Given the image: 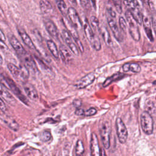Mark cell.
<instances>
[{
    "mask_svg": "<svg viewBox=\"0 0 156 156\" xmlns=\"http://www.w3.org/2000/svg\"><path fill=\"white\" fill-rule=\"evenodd\" d=\"M1 78H2L4 80L7 85L9 87V89L15 94V95L19 99H20L22 101V102H23L26 105H28L27 99L22 94L21 90L19 89V88L18 87L16 84L13 82V80L9 77H5V76L3 77L2 74H1Z\"/></svg>",
    "mask_w": 156,
    "mask_h": 156,
    "instance_id": "obj_6",
    "label": "cell"
},
{
    "mask_svg": "<svg viewBox=\"0 0 156 156\" xmlns=\"http://www.w3.org/2000/svg\"><path fill=\"white\" fill-rule=\"evenodd\" d=\"M99 133L104 147L108 149L110 146L111 133V126L108 121H105L101 123L99 127Z\"/></svg>",
    "mask_w": 156,
    "mask_h": 156,
    "instance_id": "obj_4",
    "label": "cell"
},
{
    "mask_svg": "<svg viewBox=\"0 0 156 156\" xmlns=\"http://www.w3.org/2000/svg\"><path fill=\"white\" fill-rule=\"evenodd\" d=\"M116 129L119 141L122 144L125 143L127 140L128 132L121 118H117L116 119Z\"/></svg>",
    "mask_w": 156,
    "mask_h": 156,
    "instance_id": "obj_7",
    "label": "cell"
},
{
    "mask_svg": "<svg viewBox=\"0 0 156 156\" xmlns=\"http://www.w3.org/2000/svg\"><path fill=\"white\" fill-rule=\"evenodd\" d=\"M73 105H74L75 107H76V108H79V107H80V106L82 105V101H81V100L77 99H75V100L73 101Z\"/></svg>",
    "mask_w": 156,
    "mask_h": 156,
    "instance_id": "obj_40",
    "label": "cell"
},
{
    "mask_svg": "<svg viewBox=\"0 0 156 156\" xmlns=\"http://www.w3.org/2000/svg\"><path fill=\"white\" fill-rule=\"evenodd\" d=\"M40 136V139L43 141L47 142V141H49L51 139V133L49 130H46L41 132Z\"/></svg>",
    "mask_w": 156,
    "mask_h": 156,
    "instance_id": "obj_31",
    "label": "cell"
},
{
    "mask_svg": "<svg viewBox=\"0 0 156 156\" xmlns=\"http://www.w3.org/2000/svg\"><path fill=\"white\" fill-rule=\"evenodd\" d=\"M90 151H91V155L93 156L100 155L101 149L99 147L98 136L94 133H92L91 136Z\"/></svg>",
    "mask_w": 156,
    "mask_h": 156,
    "instance_id": "obj_15",
    "label": "cell"
},
{
    "mask_svg": "<svg viewBox=\"0 0 156 156\" xmlns=\"http://www.w3.org/2000/svg\"><path fill=\"white\" fill-rule=\"evenodd\" d=\"M84 146L83 144L80 140H78L76 142L75 146V152L77 155H82L84 153Z\"/></svg>",
    "mask_w": 156,
    "mask_h": 156,
    "instance_id": "obj_29",
    "label": "cell"
},
{
    "mask_svg": "<svg viewBox=\"0 0 156 156\" xmlns=\"http://www.w3.org/2000/svg\"><path fill=\"white\" fill-rule=\"evenodd\" d=\"M140 123L141 129L145 134L149 135L153 133L154 121L149 112L144 111L141 114Z\"/></svg>",
    "mask_w": 156,
    "mask_h": 156,
    "instance_id": "obj_5",
    "label": "cell"
},
{
    "mask_svg": "<svg viewBox=\"0 0 156 156\" xmlns=\"http://www.w3.org/2000/svg\"><path fill=\"white\" fill-rule=\"evenodd\" d=\"M90 23H91V26L93 28V30L97 31L98 30L99 32V22L98 19L94 16H93L90 18Z\"/></svg>",
    "mask_w": 156,
    "mask_h": 156,
    "instance_id": "obj_30",
    "label": "cell"
},
{
    "mask_svg": "<svg viewBox=\"0 0 156 156\" xmlns=\"http://www.w3.org/2000/svg\"><path fill=\"white\" fill-rule=\"evenodd\" d=\"M7 68L13 77L18 81H22L24 83L29 77V69L25 65L18 67L10 63H8Z\"/></svg>",
    "mask_w": 156,
    "mask_h": 156,
    "instance_id": "obj_2",
    "label": "cell"
},
{
    "mask_svg": "<svg viewBox=\"0 0 156 156\" xmlns=\"http://www.w3.org/2000/svg\"><path fill=\"white\" fill-rule=\"evenodd\" d=\"M46 45H47V47H48L49 51L52 55V56L54 58H55L56 59L58 58L60 54H59V51L58 50L56 44L52 40H48L46 41Z\"/></svg>",
    "mask_w": 156,
    "mask_h": 156,
    "instance_id": "obj_23",
    "label": "cell"
},
{
    "mask_svg": "<svg viewBox=\"0 0 156 156\" xmlns=\"http://www.w3.org/2000/svg\"><path fill=\"white\" fill-rule=\"evenodd\" d=\"M97 113V110L96 108L93 107L90 108L88 110L85 111V116H91L94 115Z\"/></svg>",
    "mask_w": 156,
    "mask_h": 156,
    "instance_id": "obj_36",
    "label": "cell"
},
{
    "mask_svg": "<svg viewBox=\"0 0 156 156\" xmlns=\"http://www.w3.org/2000/svg\"><path fill=\"white\" fill-rule=\"evenodd\" d=\"M69 1H70L72 4H74V5H77L76 0H69Z\"/></svg>",
    "mask_w": 156,
    "mask_h": 156,
    "instance_id": "obj_46",
    "label": "cell"
},
{
    "mask_svg": "<svg viewBox=\"0 0 156 156\" xmlns=\"http://www.w3.org/2000/svg\"><path fill=\"white\" fill-rule=\"evenodd\" d=\"M5 40V37L4 36V33L2 32V30H1V41H4Z\"/></svg>",
    "mask_w": 156,
    "mask_h": 156,
    "instance_id": "obj_44",
    "label": "cell"
},
{
    "mask_svg": "<svg viewBox=\"0 0 156 156\" xmlns=\"http://www.w3.org/2000/svg\"><path fill=\"white\" fill-rule=\"evenodd\" d=\"M62 36L66 43V44L68 45L70 50L72 51V52L76 55H78L79 54V49L75 41L73 40V37L70 34V33L65 29L62 30Z\"/></svg>",
    "mask_w": 156,
    "mask_h": 156,
    "instance_id": "obj_8",
    "label": "cell"
},
{
    "mask_svg": "<svg viewBox=\"0 0 156 156\" xmlns=\"http://www.w3.org/2000/svg\"><path fill=\"white\" fill-rule=\"evenodd\" d=\"M114 4V5L116 8V10L119 13L122 12V7H121V0H112Z\"/></svg>",
    "mask_w": 156,
    "mask_h": 156,
    "instance_id": "obj_34",
    "label": "cell"
},
{
    "mask_svg": "<svg viewBox=\"0 0 156 156\" xmlns=\"http://www.w3.org/2000/svg\"><path fill=\"white\" fill-rule=\"evenodd\" d=\"M20 57H21V58L24 63V65H25L29 69H30L34 72H35L38 70L37 65H36L34 58L27 52H26L24 54L21 55Z\"/></svg>",
    "mask_w": 156,
    "mask_h": 156,
    "instance_id": "obj_12",
    "label": "cell"
},
{
    "mask_svg": "<svg viewBox=\"0 0 156 156\" xmlns=\"http://www.w3.org/2000/svg\"><path fill=\"white\" fill-rule=\"evenodd\" d=\"M133 1L135 6L137 8H138L140 10H141V9L143 8V0H133Z\"/></svg>",
    "mask_w": 156,
    "mask_h": 156,
    "instance_id": "obj_39",
    "label": "cell"
},
{
    "mask_svg": "<svg viewBox=\"0 0 156 156\" xmlns=\"http://www.w3.org/2000/svg\"><path fill=\"white\" fill-rule=\"evenodd\" d=\"M80 4L82 8L86 11H90L91 9L90 0H79Z\"/></svg>",
    "mask_w": 156,
    "mask_h": 156,
    "instance_id": "obj_32",
    "label": "cell"
},
{
    "mask_svg": "<svg viewBox=\"0 0 156 156\" xmlns=\"http://www.w3.org/2000/svg\"><path fill=\"white\" fill-rule=\"evenodd\" d=\"M122 69L124 72H128L130 71L135 73H139L141 70V66H140V65L135 63H127L124 64L122 66Z\"/></svg>",
    "mask_w": 156,
    "mask_h": 156,
    "instance_id": "obj_22",
    "label": "cell"
},
{
    "mask_svg": "<svg viewBox=\"0 0 156 156\" xmlns=\"http://www.w3.org/2000/svg\"><path fill=\"white\" fill-rule=\"evenodd\" d=\"M23 88L27 97L32 101H36L38 99V94L35 88L30 83L24 82Z\"/></svg>",
    "mask_w": 156,
    "mask_h": 156,
    "instance_id": "obj_13",
    "label": "cell"
},
{
    "mask_svg": "<svg viewBox=\"0 0 156 156\" xmlns=\"http://www.w3.org/2000/svg\"><path fill=\"white\" fill-rule=\"evenodd\" d=\"M0 108H1V111L2 112H5L7 110V106L4 103V101H3V99L2 98H1V102H0Z\"/></svg>",
    "mask_w": 156,
    "mask_h": 156,
    "instance_id": "obj_38",
    "label": "cell"
},
{
    "mask_svg": "<svg viewBox=\"0 0 156 156\" xmlns=\"http://www.w3.org/2000/svg\"><path fill=\"white\" fill-rule=\"evenodd\" d=\"M1 97L4 99L5 101L9 102H12L15 101L12 95L9 92V91L5 88V86L1 83Z\"/></svg>",
    "mask_w": 156,
    "mask_h": 156,
    "instance_id": "obj_25",
    "label": "cell"
},
{
    "mask_svg": "<svg viewBox=\"0 0 156 156\" xmlns=\"http://www.w3.org/2000/svg\"><path fill=\"white\" fill-rule=\"evenodd\" d=\"M18 32L19 35H20L24 43V44L30 49L35 50V46L34 45V42L32 41L31 38L29 37V35L27 34V32L21 28L18 29Z\"/></svg>",
    "mask_w": 156,
    "mask_h": 156,
    "instance_id": "obj_16",
    "label": "cell"
},
{
    "mask_svg": "<svg viewBox=\"0 0 156 156\" xmlns=\"http://www.w3.org/2000/svg\"><path fill=\"white\" fill-rule=\"evenodd\" d=\"M1 119L2 121H3V122L5 125H7L12 130H13L15 132H16V131L18 130L19 125L16 122V121L13 118H12V117L5 115L4 113V112H1Z\"/></svg>",
    "mask_w": 156,
    "mask_h": 156,
    "instance_id": "obj_14",
    "label": "cell"
},
{
    "mask_svg": "<svg viewBox=\"0 0 156 156\" xmlns=\"http://www.w3.org/2000/svg\"><path fill=\"white\" fill-rule=\"evenodd\" d=\"M10 43L12 48L14 49V50L16 51V52L19 54L20 55L24 54L26 51L24 49L22 44L20 43V42L18 41V40L13 35H12L9 40Z\"/></svg>",
    "mask_w": 156,
    "mask_h": 156,
    "instance_id": "obj_18",
    "label": "cell"
},
{
    "mask_svg": "<svg viewBox=\"0 0 156 156\" xmlns=\"http://www.w3.org/2000/svg\"><path fill=\"white\" fill-rule=\"evenodd\" d=\"M68 16L70 22L77 29H80L82 27V23L76 10L74 8L69 7L68 9Z\"/></svg>",
    "mask_w": 156,
    "mask_h": 156,
    "instance_id": "obj_10",
    "label": "cell"
},
{
    "mask_svg": "<svg viewBox=\"0 0 156 156\" xmlns=\"http://www.w3.org/2000/svg\"><path fill=\"white\" fill-rule=\"evenodd\" d=\"M55 2L58 10H60L63 17H67L68 9L67 8L65 1L63 0H55Z\"/></svg>",
    "mask_w": 156,
    "mask_h": 156,
    "instance_id": "obj_27",
    "label": "cell"
},
{
    "mask_svg": "<svg viewBox=\"0 0 156 156\" xmlns=\"http://www.w3.org/2000/svg\"><path fill=\"white\" fill-rule=\"evenodd\" d=\"M129 10L132 13L133 18L136 21L138 24L139 25H141L142 23H143V15H142L140 10L135 6V7L132 8L131 9H130Z\"/></svg>",
    "mask_w": 156,
    "mask_h": 156,
    "instance_id": "obj_26",
    "label": "cell"
},
{
    "mask_svg": "<svg viewBox=\"0 0 156 156\" xmlns=\"http://www.w3.org/2000/svg\"><path fill=\"white\" fill-rule=\"evenodd\" d=\"M125 16L129 24V32L130 36L135 41H140V32L138 26V23L135 20L129 10L126 12Z\"/></svg>",
    "mask_w": 156,
    "mask_h": 156,
    "instance_id": "obj_3",
    "label": "cell"
},
{
    "mask_svg": "<svg viewBox=\"0 0 156 156\" xmlns=\"http://www.w3.org/2000/svg\"><path fill=\"white\" fill-rule=\"evenodd\" d=\"M124 5L129 8V9H131L132 8L135 7L133 0H123Z\"/></svg>",
    "mask_w": 156,
    "mask_h": 156,
    "instance_id": "obj_35",
    "label": "cell"
},
{
    "mask_svg": "<svg viewBox=\"0 0 156 156\" xmlns=\"http://www.w3.org/2000/svg\"><path fill=\"white\" fill-rule=\"evenodd\" d=\"M40 8L44 13H49L52 10L51 4L47 0H40Z\"/></svg>",
    "mask_w": 156,
    "mask_h": 156,
    "instance_id": "obj_28",
    "label": "cell"
},
{
    "mask_svg": "<svg viewBox=\"0 0 156 156\" xmlns=\"http://www.w3.org/2000/svg\"><path fill=\"white\" fill-rule=\"evenodd\" d=\"M143 23L144 29V30H145V32L146 34L147 37H148V38L149 39V40L151 42H153L154 40L152 30H151V23H150L149 19L147 16H143Z\"/></svg>",
    "mask_w": 156,
    "mask_h": 156,
    "instance_id": "obj_20",
    "label": "cell"
},
{
    "mask_svg": "<svg viewBox=\"0 0 156 156\" xmlns=\"http://www.w3.org/2000/svg\"><path fill=\"white\" fill-rule=\"evenodd\" d=\"M99 33L101 34L105 43L108 46H112L113 45V41H112L111 36L110 35V33L107 30V27L105 26L101 27L99 29Z\"/></svg>",
    "mask_w": 156,
    "mask_h": 156,
    "instance_id": "obj_19",
    "label": "cell"
},
{
    "mask_svg": "<svg viewBox=\"0 0 156 156\" xmlns=\"http://www.w3.org/2000/svg\"><path fill=\"white\" fill-rule=\"evenodd\" d=\"M152 27H153V29H154L155 34V35H156V20H153V22H152Z\"/></svg>",
    "mask_w": 156,
    "mask_h": 156,
    "instance_id": "obj_43",
    "label": "cell"
},
{
    "mask_svg": "<svg viewBox=\"0 0 156 156\" xmlns=\"http://www.w3.org/2000/svg\"><path fill=\"white\" fill-rule=\"evenodd\" d=\"M148 2V5L149 8L151 9V10H154L155 9V4H154V0H147Z\"/></svg>",
    "mask_w": 156,
    "mask_h": 156,
    "instance_id": "obj_42",
    "label": "cell"
},
{
    "mask_svg": "<svg viewBox=\"0 0 156 156\" xmlns=\"http://www.w3.org/2000/svg\"><path fill=\"white\" fill-rule=\"evenodd\" d=\"M119 24L122 31L126 33L127 30V23L125 19L122 16H121L119 18Z\"/></svg>",
    "mask_w": 156,
    "mask_h": 156,
    "instance_id": "obj_33",
    "label": "cell"
},
{
    "mask_svg": "<svg viewBox=\"0 0 156 156\" xmlns=\"http://www.w3.org/2000/svg\"><path fill=\"white\" fill-rule=\"evenodd\" d=\"M152 84H153V85H156V80H154V81L152 82Z\"/></svg>",
    "mask_w": 156,
    "mask_h": 156,
    "instance_id": "obj_49",
    "label": "cell"
},
{
    "mask_svg": "<svg viewBox=\"0 0 156 156\" xmlns=\"http://www.w3.org/2000/svg\"><path fill=\"white\" fill-rule=\"evenodd\" d=\"M96 0H91V2H93V6L96 9Z\"/></svg>",
    "mask_w": 156,
    "mask_h": 156,
    "instance_id": "obj_47",
    "label": "cell"
},
{
    "mask_svg": "<svg viewBox=\"0 0 156 156\" xmlns=\"http://www.w3.org/2000/svg\"><path fill=\"white\" fill-rule=\"evenodd\" d=\"M95 80V75L93 73H90L79 80L74 86L77 89H83L90 85Z\"/></svg>",
    "mask_w": 156,
    "mask_h": 156,
    "instance_id": "obj_9",
    "label": "cell"
},
{
    "mask_svg": "<svg viewBox=\"0 0 156 156\" xmlns=\"http://www.w3.org/2000/svg\"><path fill=\"white\" fill-rule=\"evenodd\" d=\"M59 51L62 60L65 63H68L72 60L73 55L66 46L64 45H60L59 48Z\"/></svg>",
    "mask_w": 156,
    "mask_h": 156,
    "instance_id": "obj_21",
    "label": "cell"
},
{
    "mask_svg": "<svg viewBox=\"0 0 156 156\" xmlns=\"http://www.w3.org/2000/svg\"><path fill=\"white\" fill-rule=\"evenodd\" d=\"M114 18L110 16L107 17V22L108 24V26L113 33V35L114 36V37L116 38V40L119 41V42H121L123 41V36L121 32V31L119 30L116 22L115 21V20L113 19Z\"/></svg>",
    "mask_w": 156,
    "mask_h": 156,
    "instance_id": "obj_11",
    "label": "cell"
},
{
    "mask_svg": "<svg viewBox=\"0 0 156 156\" xmlns=\"http://www.w3.org/2000/svg\"><path fill=\"white\" fill-rule=\"evenodd\" d=\"M83 27L85 36L92 48H93V49L96 51L101 50V43L100 39L99 37L94 33L93 29L86 18L83 23Z\"/></svg>",
    "mask_w": 156,
    "mask_h": 156,
    "instance_id": "obj_1",
    "label": "cell"
},
{
    "mask_svg": "<svg viewBox=\"0 0 156 156\" xmlns=\"http://www.w3.org/2000/svg\"><path fill=\"white\" fill-rule=\"evenodd\" d=\"M107 10L109 15L111 17H113V18H115L116 17V13L113 11V10L112 8L108 7V8L107 9Z\"/></svg>",
    "mask_w": 156,
    "mask_h": 156,
    "instance_id": "obj_41",
    "label": "cell"
},
{
    "mask_svg": "<svg viewBox=\"0 0 156 156\" xmlns=\"http://www.w3.org/2000/svg\"><path fill=\"white\" fill-rule=\"evenodd\" d=\"M100 155H105V153L103 149H101V154H100Z\"/></svg>",
    "mask_w": 156,
    "mask_h": 156,
    "instance_id": "obj_45",
    "label": "cell"
},
{
    "mask_svg": "<svg viewBox=\"0 0 156 156\" xmlns=\"http://www.w3.org/2000/svg\"><path fill=\"white\" fill-rule=\"evenodd\" d=\"M75 114L79 116H85V111L80 107L77 108L76 110L75 111Z\"/></svg>",
    "mask_w": 156,
    "mask_h": 156,
    "instance_id": "obj_37",
    "label": "cell"
},
{
    "mask_svg": "<svg viewBox=\"0 0 156 156\" xmlns=\"http://www.w3.org/2000/svg\"><path fill=\"white\" fill-rule=\"evenodd\" d=\"M44 26L46 30L49 33V34L55 40H57L58 38V31L55 25V24L51 20H46L44 21Z\"/></svg>",
    "mask_w": 156,
    "mask_h": 156,
    "instance_id": "obj_17",
    "label": "cell"
},
{
    "mask_svg": "<svg viewBox=\"0 0 156 156\" xmlns=\"http://www.w3.org/2000/svg\"><path fill=\"white\" fill-rule=\"evenodd\" d=\"M124 76V74H123V73H118L114 74L112 76L107 78L105 79V80L104 82V83L102 84V87L104 88H105V87H108V85H110L112 82L121 79Z\"/></svg>",
    "mask_w": 156,
    "mask_h": 156,
    "instance_id": "obj_24",
    "label": "cell"
},
{
    "mask_svg": "<svg viewBox=\"0 0 156 156\" xmlns=\"http://www.w3.org/2000/svg\"><path fill=\"white\" fill-rule=\"evenodd\" d=\"M1 65L2 64V56H1Z\"/></svg>",
    "mask_w": 156,
    "mask_h": 156,
    "instance_id": "obj_48",
    "label": "cell"
}]
</instances>
